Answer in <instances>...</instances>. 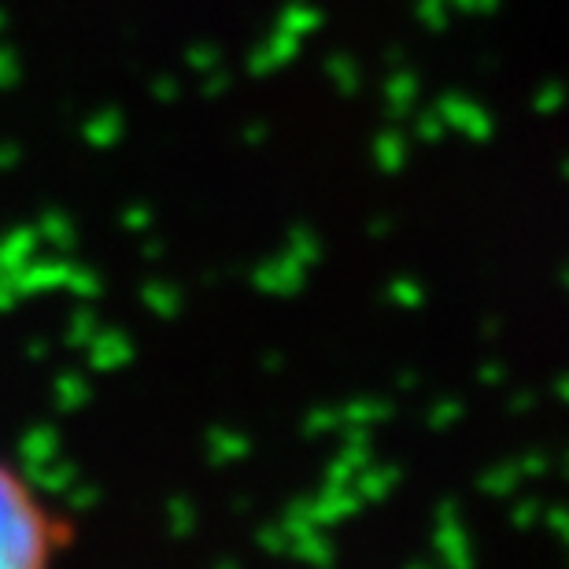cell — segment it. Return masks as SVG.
<instances>
[{"label":"cell","mask_w":569,"mask_h":569,"mask_svg":"<svg viewBox=\"0 0 569 569\" xmlns=\"http://www.w3.org/2000/svg\"><path fill=\"white\" fill-rule=\"evenodd\" d=\"M52 521L30 503L27 485L0 466V569L41 566L52 555Z\"/></svg>","instance_id":"obj_1"},{"label":"cell","mask_w":569,"mask_h":569,"mask_svg":"<svg viewBox=\"0 0 569 569\" xmlns=\"http://www.w3.org/2000/svg\"><path fill=\"white\" fill-rule=\"evenodd\" d=\"M437 111H440V119L448 122V130H459L470 141L492 138V116L466 93H443L437 100Z\"/></svg>","instance_id":"obj_2"},{"label":"cell","mask_w":569,"mask_h":569,"mask_svg":"<svg viewBox=\"0 0 569 569\" xmlns=\"http://www.w3.org/2000/svg\"><path fill=\"white\" fill-rule=\"evenodd\" d=\"M252 284L267 296H296L307 284V267L296 263L292 256L267 259L252 270Z\"/></svg>","instance_id":"obj_3"},{"label":"cell","mask_w":569,"mask_h":569,"mask_svg":"<svg viewBox=\"0 0 569 569\" xmlns=\"http://www.w3.org/2000/svg\"><path fill=\"white\" fill-rule=\"evenodd\" d=\"M67 270H71L67 259H38V256H33L16 270V274H11V284H16L19 296L52 292V289H63Z\"/></svg>","instance_id":"obj_4"},{"label":"cell","mask_w":569,"mask_h":569,"mask_svg":"<svg viewBox=\"0 0 569 569\" xmlns=\"http://www.w3.org/2000/svg\"><path fill=\"white\" fill-rule=\"evenodd\" d=\"M89 351V367L108 373V370H122L133 362V345L127 333H119V329H97V337L86 345Z\"/></svg>","instance_id":"obj_5"},{"label":"cell","mask_w":569,"mask_h":569,"mask_svg":"<svg viewBox=\"0 0 569 569\" xmlns=\"http://www.w3.org/2000/svg\"><path fill=\"white\" fill-rule=\"evenodd\" d=\"M284 555H292V559H300L307 566H333L337 562L333 540H329L326 529H318V526H303V529L289 532V548H284Z\"/></svg>","instance_id":"obj_6"},{"label":"cell","mask_w":569,"mask_h":569,"mask_svg":"<svg viewBox=\"0 0 569 569\" xmlns=\"http://www.w3.org/2000/svg\"><path fill=\"white\" fill-rule=\"evenodd\" d=\"M432 543H437V555L443 566L451 569H466L473 562V548H470V537L462 529V518L455 521H437V532H432Z\"/></svg>","instance_id":"obj_7"},{"label":"cell","mask_w":569,"mask_h":569,"mask_svg":"<svg viewBox=\"0 0 569 569\" xmlns=\"http://www.w3.org/2000/svg\"><path fill=\"white\" fill-rule=\"evenodd\" d=\"M396 485H400V470L396 466H362V470L351 477V488H356V496L362 503H381V499H389L396 492Z\"/></svg>","instance_id":"obj_8"},{"label":"cell","mask_w":569,"mask_h":569,"mask_svg":"<svg viewBox=\"0 0 569 569\" xmlns=\"http://www.w3.org/2000/svg\"><path fill=\"white\" fill-rule=\"evenodd\" d=\"M78 481V466L63 459H49L38 466H27V485L38 488L44 496H63L67 488Z\"/></svg>","instance_id":"obj_9"},{"label":"cell","mask_w":569,"mask_h":569,"mask_svg":"<svg viewBox=\"0 0 569 569\" xmlns=\"http://www.w3.org/2000/svg\"><path fill=\"white\" fill-rule=\"evenodd\" d=\"M38 248H41L38 226H16V230H11L8 237H0V259H4L8 278L16 274V270L27 263V259L38 256Z\"/></svg>","instance_id":"obj_10"},{"label":"cell","mask_w":569,"mask_h":569,"mask_svg":"<svg viewBox=\"0 0 569 569\" xmlns=\"http://www.w3.org/2000/svg\"><path fill=\"white\" fill-rule=\"evenodd\" d=\"M418 74L407 71V67H396L389 74V82H385V108H389L392 119H407L418 100Z\"/></svg>","instance_id":"obj_11"},{"label":"cell","mask_w":569,"mask_h":569,"mask_svg":"<svg viewBox=\"0 0 569 569\" xmlns=\"http://www.w3.org/2000/svg\"><path fill=\"white\" fill-rule=\"evenodd\" d=\"M60 455V432L52 426H30L19 440V459L22 466H38Z\"/></svg>","instance_id":"obj_12"},{"label":"cell","mask_w":569,"mask_h":569,"mask_svg":"<svg viewBox=\"0 0 569 569\" xmlns=\"http://www.w3.org/2000/svg\"><path fill=\"white\" fill-rule=\"evenodd\" d=\"M248 451H252V440H248L244 432H233V429H222V426L208 432V459L214 466L241 462V459H248Z\"/></svg>","instance_id":"obj_13"},{"label":"cell","mask_w":569,"mask_h":569,"mask_svg":"<svg viewBox=\"0 0 569 569\" xmlns=\"http://www.w3.org/2000/svg\"><path fill=\"white\" fill-rule=\"evenodd\" d=\"M82 133L93 148H111L122 141V133H127V119H122V111L104 108V111H97L93 119H86Z\"/></svg>","instance_id":"obj_14"},{"label":"cell","mask_w":569,"mask_h":569,"mask_svg":"<svg viewBox=\"0 0 569 569\" xmlns=\"http://www.w3.org/2000/svg\"><path fill=\"white\" fill-rule=\"evenodd\" d=\"M392 418V403L378 400V396H362V400H351L340 407V426H367L373 429L378 422H389Z\"/></svg>","instance_id":"obj_15"},{"label":"cell","mask_w":569,"mask_h":569,"mask_svg":"<svg viewBox=\"0 0 569 569\" xmlns=\"http://www.w3.org/2000/svg\"><path fill=\"white\" fill-rule=\"evenodd\" d=\"M38 233H41V244H52L56 252H74V244H78L74 222L67 211H44L38 219Z\"/></svg>","instance_id":"obj_16"},{"label":"cell","mask_w":569,"mask_h":569,"mask_svg":"<svg viewBox=\"0 0 569 569\" xmlns=\"http://www.w3.org/2000/svg\"><path fill=\"white\" fill-rule=\"evenodd\" d=\"M521 470H518V462H496L492 470H485L481 477H477V488H481L485 496H496V499H503V496H515L518 488H521Z\"/></svg>","instance_id":"obj_17"},{"label":"cell","mask_w":569,"mask_h":569,"mask_svg":"<svg viewBox=\"0 0 569 569\" xmlns=\"http://www.w3.org/2000/svg\"><path fill=\"white\" fill-rule=\"evenodd\" d=\"M373 159H378V167L385 174H396V170H403L407 163V138L396 127L381 130L378 141H373Z\"/></svg>","instance_id":"obj_18"},{"label":"cell","mask_w":569,"mask_h":569,"mask_svg":"<svg viewBox=\"0 0 569 569\" xmlns=\"http://www.w3.org/2000/svg\"><path fill=\"white\" fill-rule=\"evenodd\" d=\"M52 396H56V407H60V411H78V407H86L89 403V396H93V389H89V381L82 378V373H60V378H56V385H52Z\"/></svg>","instance_id":"obj_19"},{"label":"cell","mask_w":569,"mask_h":569,"mask_svg":"<svg viewBox=\"0 0 569 569\" xmlns=\"http://www.w3.org/2000/svg\"><path fill=\"white\" fill-rule=\"evenodd\" d=\"M278 27L296 33V38H311V33L322 27V11H318L315 4H303V0H292L289 8H281Z\"/></svg>","instance_id":"obj_20"},{"label":"cell","mask_w":569,"mask_h":569,"mask_svg":"<svg viewBox=\"0 0 569 569\" xmlns=\"http://www.w3.org/2000/svg\"><path fill=\"white\" fill-rule=\"evenodd\" d=\"M141 303L159 318H174L181 311V292L170 281H144L141 289Z\"/></svg>","instance_id":"obj_21"},{"label":"cell","mask_w":569,"mask_h":569,"mask_svg":"<svg viewBox=\"0 0 569 569\" xmlns=\"http://www.w3.org/2000/svg\"><path fill=\"white\" fill-rule=\"evenodd\" d=\"M284 256H292L296 263H303V267H315L318 259H322V241H318V233L311 230V226H292L289 244H284Z\"/></svg>","instance_id":"obj_22"},{"label":"cell","mask_w":569,"mask_h":569,"mask_svg":"<svg viewBox=\"0 0 569 569\" xmlns=\"http://www.w3.org/2000/svg\"><path fill=\"white\" fill-rule=\"evenodd\" d=\"M326 74H329V82L340 89V97H356L359 93L362 71L356 67L351 56H329V60H326Z\"/></svg>","instance_id":"obj_23"},{"label":"cell","mask_w":569,"mask_h":569,"mask_svg":"<svg viewBox=\"0 0 569 569\" xmlns=\"http://www.w3.org/2000/svg\"><path fill=\"white\" fill-rule=\"evenodd\" d=\"M97 329H100V318H97L93 307H78V311L71 315V322H67L63 345H71V348H86L89 340L97 337Z\"/></svg>","instance_id":"obj_24"},{"label":"cell","mask_w":569,"mask_h":569,"mask_svg":"<svg viewBox=\"0 0 569 569\" xmlns=\"http://www.w3.org/2000/svg\"><path fill=\"white\" fill-rule=\"evenodd\" d=\"M167 529L174 540H186L192 537V529H197V507L189 503V499H170L167 503Z\"/></svg>","instance_id":"obj_25"},{"label":"cell","mask_w":569,"mask_h":569,"mask_svg":"<svg viewBox=\"0 0 569 569\" xmlns=\"http://www.w3.org/2000/svg\"><path fill=\"white\" fill-rule=\"evenodd\" d=\"M63 289H67V292H74L78 300H100V292H104V281H100L97 270L74 267V263H71V270H67Z\"/></svg>","instance_id":"obj_26"},{"label":"cell","mask_w":569,"mask_h":569,"mask_svg":"<svg viewBox=\"0 0 569 569\" xmlns=\"http://www.w3.org/2000/svg\"><path fill=\"white\" fill-rule=\"evenodd\" d=\"M385 296H389V303L403 307V311H418V307L426 303L422 281H415V278H392L389 289H385Z\"/></svg>","instance_id":"obj_27"},{"label":"cell","mask_w":569,"mask_h":569,"mask_svg":"<svg viewBox=\"0 0 569 569\" xmlns=\"http://www.w3.org/2000/svg\"><path fill=\"white\" fill-rule=\"evenodd\" d=\"M263 49L270 52V60L278 63V71L284 63H292L296 56H300V49H303V38H296V33H289V30H281V27H274V33L263 41Z\"/></svg>","instance_id":"obj_28"},{"label":"cell","mask_w":569,"mask_h":569,"mask_svg":"<svg viewBox=\"0 0 569 569\" xmlns=\"http://www.w3.org/2000/svg\"><path fill=\"white\" fill-rule=\"evenodd\" d=\"M300 429L307 432V437H326V432L340 429V411L337 407H315V411L303 415Z\"/></svg>","instance_id":"obj_29"},{"label":"cell","mask_w":569,"mask_h":569,"mask_svg":"<svg viewBox=\"0 0 569 569\" xmlns=\"http://www.w3.org/2000/svg\"><path fill=\"white\" fill-rule=\"evenodd\" d=\"M415 16H418V22H422V27H429V30H448V22H451V4H448V0H418Z\"/></svg>","instance_id":"obj_30"},{"label":"cell","mask_w":569,"mask_h":569,"mask_svg":"<svg viewBox=\"0 0 569 569\" xmlns=\"http://www.w3.org/2000/svg\"><path fill=\"white\" fill-rule=\"evenodd\" d=\"M63 496H67V510H74V515H89V510H97L100 503V488L82 485V481H74Z\"/></svg>","instance_id":"obj_31"},{"label":"cell","mask_w":569,"mask_h":569,"mask_svg":"<svg viewBox=\"0 0 569 569\" xmlns=\"http://www.w3.org/2000/svg\"><path fill=\"white\" fill-rule=\"evenodd\" d=\"M462 422V403L459 400H440V403H432V411H429V429H451V426H459Z\"/></svg>","instance_id":"obj_32"},{"label":"cell","mask_w":569,"mask_h":569,"mask_svg":"<svg viewBox=\"0 0 569 569\" xmlns=\"http://www.w3.org/2000/svg\"><path fill=\"white\" fill-rule=\"evenodd\" d=\"M443 133H448V122L440 119V111L437 108H429V111H422V116L415 119V138L418 141H440Z\"/></svg>","instance_id":"obj_33"},{"label":"cell","mask_w":569,"mask_h":569,"mask_svg":"<svg viewBox=\"0 0 569 569\" xmlns=\"http://www.w3.org/2000/svg\"><path fill=\"white\" fill-rule=\"evenodd\" d=\"M186 63L197 74H208V71H214V67H222V52L214 49V44H192V49L186 52Z\"/></svg>","instance_id":"obj_34"},{"label":"cell","mask_w":569,"mask_h":569,"mask_svg":"<svg viewBox=\"0 0 569 569\" xmlns=\"http://www.w3.org/2000/svg\"><path fill=\"white\" fill-rule=\"evenodd\" d=\"M22 78V63H19V52L11 44H0V93L11 89Z\"/></svg>","instance_id":"obj_35"},{"label":"cell","mask_w":569,"mask_h":569,"mask_svg":"<svg viewBox=\"0 0 569 569\" xmlns=\"http://www.w3.org/2000/svg\"><path fill=\"white\" fill-rule=\"evenodd\" d=\"M562 86L559 82H543L537 89V97H532V108L540 111V116H551V111H559L562 108Z\"/></svg>","instance_id":"obj_36"},{"label":"cell","mask_w":569,"mask_h":569,"mask_svg":"<svg viewBox=\"0 0 569 569\" xmlns=\"http://www.w3.org/2000/svg\"><path fill=\"white\" fill-rule=\"evenodd\" d=\"M540 515H543V510H540L537 499H518L515 510H510V526H515V529H532L540 521Z\"/></svg>","instance_id":"obj_37"},{"label":"cell","mask_w":569,"mask_h":569,"mask_svg":"<svg viewBox=\"0 0 569 569\" xmlns=\"http://www.w3.org/2000/svg\"><path fill=\"white\" fill-rule=\"evenodd\" d=\"M256 543L267 555H284V548H289V532H284L281 526H263L256 532Z\"/></svg>","instance_id":"obj_38"},{"label":"cell","mask_w":569,"mask_h":569,"mask_svg":"<svg viewBox=\"0 0 569 569\" xmlns=\"http://www.w3.org/2000/svg\"><path fill=\"white\" fill-rule=\"evenodd\" d=\"M156 222V214H152V208H144V203H130L127 211H122V226H127V230H148V226Z\"/></svg>","instance_id":"obj_39"},{"label":"cell","mask_w":569,"mask_h":569,"mask_svg":"<svg viewBox=\"0 0 569 569\" xmlns=\"http://www.w3.org/2000/svg\"><path fill=\"white\" fill-rule=\"evenodd\" d=\"M518 470H521V477H543L551 470V459L543 451H529L518 459Z\"/></svg>","instance_id":"obj_40"},{"label":"cell","mask_w":569,"mask_h":569,"mask_svg":"<svg viewBox=\"0 0 569 569\" xmlns=\"http://www.w3.org/2000/svg\"><path fill=\"white\" fill-rule=\"evenodd\" d=\"M226 89H230V74H226V67H214V71L203 74V97H222Z\"/></svg>","instance_id":"obj_41"},{"label":"cell","mask_w":569,"mask_h":569,"mask_svg":"<svg viewBox=\"0 0 569 569\" xmlns=\"http://www.w3.org/2000/svg\"><path fill=\"white\" fill-rule=\"evenodd\" d=\"M152 97L159 100V104H174V100L181 97V89H178V82H174V78H156V82H152Z\"/></svg>","instance_id":"obj_42"},{"label":"cell","mask_w":569,"mask_h":569,"mask_svg":"<svg viewBox=\"0 0 569 569\" xmlns=\"http://www.w3.org/2000/svg\"><path fill=\"white\" fill-rule=\"evenodd\" d=\"M351 477H356V470H351V466L340 459V455L326 466V485H351Z\"/></svg>","instance_id":"obj_43"},{"label":"cell","mask_w":569,"mask_h":569,"mask_svg":"<svg viewBox=\"0 0 569 569\" xmlns=\"http://www.w3.org/2000/svg\"><path fill=\"white\" fill-rule=\"evenodd\" d=\"M22 300V296L16 292V284H11L8 274H0V311H16V303Z\"/></svg>","instance_id":"obj_44"},{"label":"cell","mask_w":569,"mask_h":569,"mask_svg":"<svg viewBox=\"0 0 569 569\" xmlns=\"http://www.w3.org/2000/svg\"><path fill=\"white\" fill-rule=\"evenodd\" d=\"M477 381H485V385H499L503 381V362H496V359H488L477 367Z\"/></svg>","instance_id":"obj_45"},{"label":"cell","mask_w":569,"mask_h":569,"mask_svg":"<svg viewBox=\"0 0 569 569\" xmlns=\"http://www.w3.org/2000/svg\"><path fill=\"white\" fill-rule=\"evenodd\" d=\"M451 8L470 11V16H477V11H485V16H492V11L499 8V0H451Z\"/></svg>","instance_id":"obj_46"},{"label":"cell","mask_w":569,"mask_h":569,"mask_svg":"<svg viewBox=\"0 0 569 569\" xmlns=\"http://www.w3.org/2000/svg\"><path fill=\"white\" fill-rule=\"evenodd\" d=\"M548 526L559 540H566V507H548Z\"/></svg>","instance_id":"obj_47"},{"label":"cell","mask_w":569,"mask_h":569,"mask_svg":"<svg viewBox=\"0 0 569 569\" xmlns=\"http://www.w3.org/2000/svg\"><path fill=\"white\" fill-rule=\"evenodd\" d=\"M532 403H537V392H529V389H521V392H515V396H510V411H515V415H521V411H529V407Z\"/></svg>","instance_id":"obj_48"},{"label":"cell","mask_w":569,"mask_h":569,"mask_svg":"<svg viewBox=\"0 0 569 569\" xmlns=\"http://www.w3.org/2000/svg\"><path fill=\"white\" fill-rule=\"evenodd\" d=\"M22 159L19 152V144H0V170H8V167H16Z\"/></svg>","instance_id":"obj_49"},{"label":"cell","mask_w":569,"mask_h":569,"mask_svg":"<svg viewBox=\"0 0 569 569\" xmlns=\"http://www.w3.org/2000/svg\"><path fill=\"white\" fill-rule=\"evenodd\" d=\"M244 141L248 144H263L267 141V122H252V127H244Z\"/></svg>","instance_id":"obj_50"},{"label":"cell","mask_w":569,"mask_h":569,"mask_svg":"<svg viewBox=\"0 0 569 569\" xmlns=\"http://www.w3.org/2000/svg\"><path fill=\"white\" fill-rule=\"evenodd\" d=\"M455 518H459V503H455V499H443L437 507V521H455Z\"/></svg>","instance_id":"obj_51"},{"label":"cell","mask_w":569,"mask_h":569,"mask_svg":"<svg viewBox=\"0 0 569 569\" xmlns=\"http://www.w3.org/2000/svg\"><path fill=\"white\" fill-rule=\"evenodd\" d=\"M27 359H30V362L49 359V345H44V340H30V345H27Z\"/></svg>","instance_id":"obj_52"},{"label":"cell","mask_w":569,"mask_h":569,"mask_svg":"<svg viewBox=\"0 0 569 569\" xmlns=\"http://www.w3.org/2000/svg\"><path fill=\"white\" fill-rule=\"evenodd\" d=\"M392 233V219H385V214H378V219L370 222V237H389Z\"/></svg>","instance_id":"obj_53"},{"label":"cell","mask_w":569,"mask_h":569,"mask_svg":"<svg viewBox=\"0 0 569 569\" xmlns=\"http://www.w3.org/2000/svg\"><path fill=\"white\" fill-rule=\"evenodd\" d=\"M281 367H284L281 351H267V356H263V370H267V373H278Z\"/></svg>","instance_id":"obj_54"},{"label":"cell","mask_w":569,"mask_h":569,"mask_svg":"<svg viewBox=\"0 0 569 569\" xmlns=\"http://www.w3.org/2000/svg\"><path fill=\"white\" fill-rule=\"evenodd\" d=\"M167 252V248H163V241H148L144 248H141V256L144 259H159V256H163Z\"/></svg>","instance_id":"obj_55"},{"label":"cell","mask_w":569,"mask_h":569,"mask_svg":"<svg viewBox=\"0 0 569 569\" xmlns=\"http://www.w3.org/2000/svg\"><path fill=\"white\" fill-rule=\"evenodd\" d=\"M411 389H418V373H400V392H411Z\"/></svg>","instance_id":"obj_56"},{"label":"cell","mask_w":569,"mask_h":569,"mask_svg":"<svg viewBox=\"0 0 569 569\" xmlns=\"http://www.w3.org/2000/svg\"><path fill=\"white\" fill-rule=\"evenodd\" d=\"M385 60H389L392 67H407V63H403V60H407L403 49H389V52H385Z\"/></svg>","instance_id":"obj_57"},{"label":"cell","mask_w":569,"mask_h":569,"mask_svg":"<svg viewBox=\"0 0 569 569\" xmlns=\"http://www.w3.org/2000/svg\"><path fill=\"white\" fill-rule=\"evenodd\" d=\"M252 510V499H233V515H248Z\"/></svg>","instance_id":"obj_58"},{"label":"cell","mask_w":569,"mask_h":569,"mask_svg":"<svg viewBox=\"0 0 569 569\" xmlns=\"http://www.w3.org/2000/svg\"><path fill=\"white\" fill-rule=\"evenodd\" d=\"M481 333H485V337H488V340H492V337H496V333H499V322H496V318H488V322H485V326H481Z\"/></svg>","instance_id":"obj_59"},{"label":"cell","mask_w":569,"mask_h":569,"mask_svg":"<svg viewBox=\"0 0 569 569\" xmlns=\"http://www.w3.org/2000/svg\"><path fill=\"white\" fill-rule=\"evenodd\" d=\"M555 396H559V400H566V396H569V378L555 381Z\"/></svg>","instance_id":"obj_60"},{"label":"cell","mask_w":569,"mask_h":569,"mask_svg":"<svg viewBox=\"0 0 569 569\" xmlns=\"http://www.w3.org/2000/svg\"><path fill=\"white\" fill-rule=\"evenodd\" d=\"M214 566H219V569H233V566H237V559H219Z\"/></svg>","instance_id":"obj_61"},{"label":"cell","mask_w":569,"mask_h":569,"mask_svg":"<svg viewBox=\"0 0 569 569\" xmlns=\"http://www.w3.org/2000/svg\"><path fill=\"white\" fill-rule=\"evenodd\" d=\"M4 30H8V11L0 8V33H4Z\"/></svg>","instance_id":"obj_62"}]
</instances>
